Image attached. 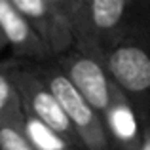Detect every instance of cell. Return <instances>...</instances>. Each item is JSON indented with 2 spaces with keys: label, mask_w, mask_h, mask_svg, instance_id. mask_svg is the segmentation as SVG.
Returning a JSON list of instances; mask_svg holds the SVG:
<instances>
[{
  "label": "cell",
  "mask_w": 150,
  "mask_h": 150,
  "mask_svg": "<svg viewBox=\"0 0 150 150\" xmlns=\"http://www.w3.org/2000/svg\"><path fill=\"white\" fill-rule=\"evenodd\" d=\"M108 74L129 97L144 124L150 122V21L103 53Z\"/></svg>",
  "instance_id": "obj_1"
},
{
  "label": "cell",
  "mask_w": 150,
  "mask_h": 150,
  "mask_svg": "<svg viewBox=\"0 0 150 150\" xmlns=\"http://www.w3.org/2000/svg\"><path fill=\"white\" fill-rule=\"evenodd\" d=\"M38 74L48 84L61 103L70 125L74 127L84 150H112L108 143L103 116L80 95L76 88L69 82V78L61 72L53 59L44 63H34Z\"/></svg>",
  "instance_id": "obj_2"
},
{
  "label": "cell",
  "mask_w": 150,
  "mask_h": 150,
  "mask_svg": "<svg viewBox=\"0 0 150 150\" xmlns=\"http://www.w3.org/2000/svg\"><path fill=\"white\" fill-rule=\"evenodd\" d=\"M53 61L70 84L80 91V95L103 116L120 89L108 74L105 61L80 50L78 46L55 55Z\"/></svg>",
  "instance_id": "obj_3"
},
{
  "label": "cell",
  "mask_w": 150,
  "mask_h": 150,
  "mask_svg": "<svg viewBox=\"0 0 150 150\" xmlns=\"http://www.w3.org/2000/svg\"><path fill=\"white\" fill-rule=\"evenodd\" d=\"M89 27L101 55L150 21V0H89Z\"/></svg>",
  "instance_id": "obj_4"
},
{
  "label": "cell",
  "mask_w": 150,
  "mask_h": 150,
  "mask_svg": "<svg viewBox=\"0 0 150 150\" xmlns=\"http://www.w3.org/2000/svg\"><path fill=\"white\" fill-rule=\"evenodd\" d=\"M15 84L19 89V97H21L23 112L34 116L42 124L50 125L51 129L65 135L67 139L76 143L78 146H82L61 103L55 97V93L48 88V84L42 80L34 63L17 59V63H15Z\"/></svg>",
  "instance_id": "obj_5"
},
{
  "label": "cell",
  "mask_w": 150,
  "mask_h": 150,
  "mask_svg": "<svg viewBox=\"0 0 150 150\" xmlns=\"http://www.w3.org/2000/svg\"><path fill=\"white\" fill-rule=\"evenodd\" d=\"M0 30L6 36L8 48L13 51L15 59L30 63H44L53 59L50 46L11 4V0H0Z\"/></svg>",
  "instance_id": "obj_6"
},
{
  "label": "cell",
  "mask_w": 150,
  "mask_h": 150,
  "mask_svg": "<svg viewBox=\"0 0 150 150\" xmlns=\"http://www.w3.org/2000/svg\"><path fill=\"white\" fill-rule=\"evenodd\" d=\"M103 124L112 150H141L144 122L122 89H118L108 110L103 114Z\"/></svg>",
  "instance_id": "obj_7"
},
{
  "label": "cell",
  "mask_w": 150,
  "mask_h": 150,
  "mask_svg": "<svg viewBox=\"0 0 150 150\" xmlns=\"http://www.w3.org/2000/svg\"><path fill=\"white\" fill-rule=\"evenodd\" d=\"M11 4L44 38L53 57L76 46L69 23L53 10L48 0H11Z\"/></svg>",
  "instance_id": "obj_8"
},
{
  "label": "cell",
  "mask_w": 150,
  "mask_h": 150,
  "mask_svg": "<svg viewBox=\"0 0 150 150\" xmlns=\"http://www.w3.org/2000/svg\"><path fill=\"white\" fill-rule=\"evenodd\" d=\"M53 6V10L69 23L70 30L74 34V42L80 50L88 51V53L101 57V51L97 48L95 40L91 34V27H89V15H88V6L84 0H48Z\"/></svg>",
  "instance_id": "obj_9"
},
{
  "label": "cell",
  "mask_w": 150,
  "mask_h": 150,
  "mask_svg": "<svg viewBox=\"0 0 150 150\" xmlns=\"http://www.w3.org/2000/svg\"><path fill=\"white\" fill-rule=\"evenodd\" d=\"M15 63L17 59L0 63V125L23 127L25 112L15 84Z\"/></svg>",
  "instance_id": "obj_10"
},
{
  "label": "cell",
  "mask_w": 150,
  "mask_h": 150,
  "mask_svg": "<svg viewBox=\"0 0 150 150\" xmlns=\"http://www.w3.org/2000/svg\"><path fill=\"white\" fill-rule=\"evenodd\" d=\"M23 133H25L27 141L33 144L34 150H84L76 143H72L65 135L57 133L50 125L42 124L40 120H36L30 114H25Z\"/></svg>",
  "instance_id": "obj_11"
},
{
  "label": "cell",
  "mask_w": 150,
  "mask_h": 150,
  "mask_svg": "<svg viewBox=\"0 0 150 150\" xmlns=\"http://www.w3.org/2000/svg\"><path fill=\"white\" fill-rule=\"evenodd\" d=\"M0 150H34V148L27 141L23 127L0 125Z\"/></svg>",
  "instance_id": "obj_12"
},
{
  "label": "cell",
  "mask_w": 150,
  "mask_h": 150,
  "mask_svg": "<svg viewBox=\"0 0 150 150\" xmlns=\"http://www.w3.org/2000/svg\"><path fill=\"white\" fill-rule=\"evenodd\" d=\"M141 150H150V122L144 124L143 131V143H141Z\"/></svg>",
  "instance_id": "obj_13"
},
{
  "label": "cell",
  "mask_w": 150,
  "mask_h": 150,
  "mask_svg": "<svg viewBox=\"0 0 150 150\" xmlns=\"http://www.w3.org/2000/svg\"><path fill=\"white\" fill-rule=\"evenodd\" d=\"M8 48V42H6V36H4V33L0 30V51L2 50H6Z\"/></svg>",
  "instance_id": "obj_14"
},
{
  "label": "cell",
  "mask_w": 150,
  "mask_h": 150,
  "mask_svg": "<svg viewBox=\"0 0 150 150\" xmlns=\"http://www.w3.org/2000/svg\"><path fill=\"white\" fill-rule=\"evenodd\" d=\"M84 4H86V6H88V4H89V0H84Z\"/></svg>",
  "instance_id": "obj_15"
}]
</instances>
